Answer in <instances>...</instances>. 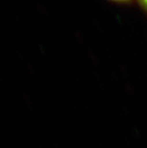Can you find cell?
<instances>
[{"instance_id":"obj_1","label":"cell","mask_w":147,"mask_h":148,"mask_svg":"<svg viewBox=\"0 0 147 148\" xmlns=\"http://www.w3.org/2000/svg\"><path fill=\"white\" fill-rule=\"evenodd\" d=\"M139 7L142 9L145 12H147V0H137Z\"/></svg>"},{"instance_id":"obj_2","label":"cell","mask_w":147,"mask_h":148,"mask_svg":"<svg viewBox=\"0 0 147 148\" xmlns=\"http://www.w3.org/2000/svg\"><path fill=\"white\" fill-rule=\"evenodd\" d=\"M109 1L116 3V4H128V3H131L133 0H109Z\"/></svg>"}]
</instances>
